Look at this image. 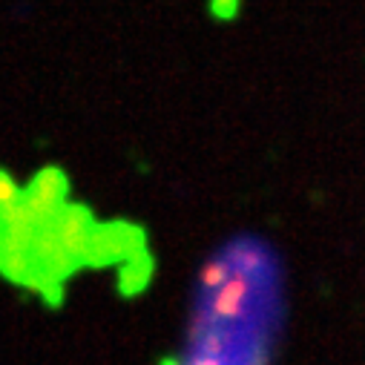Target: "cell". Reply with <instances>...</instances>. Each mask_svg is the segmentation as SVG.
<instances>
[{"label": "cell", "mask_w": 365, "mask_h": 365, "mask_svg": "<svg viewBox=\"0 0 365 365\" xmlns=\"http://www.w3.org/2000/svg\"><path fill=\"white\" fill-rule=\"evenodd\" d=\"M63 245V250L69 253V259L78 264V262H86L89 259V247H93V219L83 207H63L52 222H49Z\"/></svg>", "instance_id": "6da1fadb"}, {"label": "cell", "mask_w": 365, "mask_h": 365, "mask_svg": "<svg viewBox=\"0 0 365 365\" xmlns=\"http://www.w3.org/2000/svg\"><path fill=\"white\" fill-rule=\"evenodd\" d=\"M253 291V279L247 273L236 270L233 277L219 288V294L210 299L207 311L213 319H222V322H230V319H242L245 311H247V297Z\"/></svg>", "instance_id": "7a4b0ae2"}, {"label": "cell", "mask_w": 365, "mask_h": 365, "mask_svg": "<svg viewBox=\"0 0 365 365\" xmlns=\"http://www.w3.org/2000/svg\"><path fill=\"white\" fill-rule=\"evenodd\" d=\"M29 190L43 196V199H49V202H55V205H61L63 196H66V175L61 170H55V167H46V170H41L35 175Z\"/></svg>", "instance_id": "3957f363"}, {"label": "cell", "mask_w": 365, "mask_h": 365, "mask_svg": "<svg viewBox=\"0 0 365 365\" xmlns=\"http://www.w3.org/2000/svg\"><path fill=\"white\" fill-rule=\"evenodd\" d=\"M230 277H233V264H230L225 256H216V259H210V262L202 267V273H199V288H202V291L222 288Z\"/></svg>", "instance_id": "277c9868"}, {"label": "cell", "mask_w": 365, "mask_h": 365, "mask_svg": "<svg viewBox=\"0 0 365 365\" xmlns=\"http://www.w3.org/2000/svg\"><path fill=\"white\" fill-rule=\"evenodd\" d=\"M225 259H227L230 264H236V270H242V273L262 270V264H264V253H262L259 247H242V245L227 247Z\"/></svg>", "instance_id": "5b68a950"}, {"label": "cell", "mask_w": 365, "mask_h": 365, "mask_svg": "<svg viewBox=\"0 0 365 365\" xmlns=\"http://www.w3.org/2000/svg\"><path fill=\"white\" fill-rule=\"evenodd\" d=\"M21 199H24V190L18 187V181L9 173L0 170V216H4L12 205H18Z\"/></svg>", "instance_id": "8992f818"}, {"label": "cell", "mask_w": 365, "mask_h": 365, "mask_svg": "<svg viewBox=\"0 0 365 365\" xmlns=\"http://www.w3.org/2000/svg\"><path fill=\"white\" fill-rule=\"evenodd\" d=\"M242 4H245V0H207V12H210L213 21H219V24H230V21L239 18Z\"/></svg>", "instance_id": "52a82bcc"}, {"label": "cell", "mask_w": 365, "mask_h": 365, "mask_svg": "<svg viewBox=\"0 0 365 365\" xmlns=\"http://www.w3.org/2000/svg\"><path fill=\"white\" fill-rule=\"evenodd\" d=\"M190 365H222V359L219 356H207V354H199L196 351V356H193V362Z\"/></svg>", "instance_id": "ba28073f"}]
</instances>
